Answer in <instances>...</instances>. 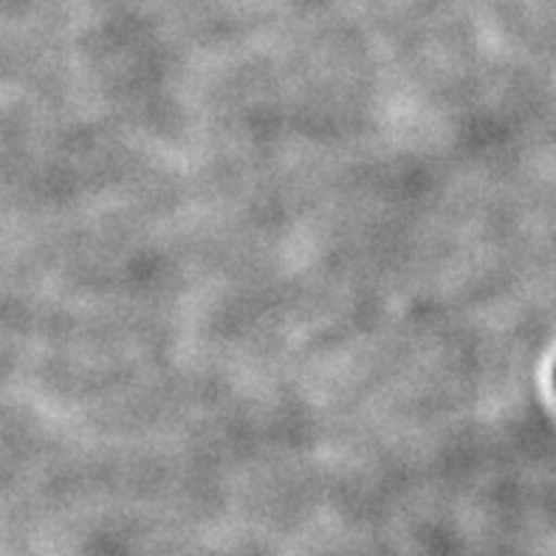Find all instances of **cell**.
Returning <instances> with one entry per match:
<instances>
[{
	"mask_svg": "<svg viewBox=\"0 0 556 556\" xmlns=\"http://www.w3.org/2000/svg\"><path fill=\"white\" fill-rule=\"evenodd\" d=\"M554 381H556V370H554Z\"/></svg>",
	"mask_w": 556,
	"mask_h": 556,
	"instance_id": "cell-1",
	"label": "cell"
}]
</instances>
